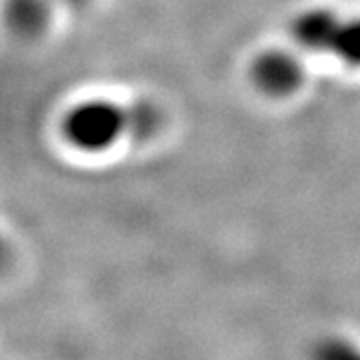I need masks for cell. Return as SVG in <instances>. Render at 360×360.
<instances>
[{
  "label": "cell",
  "mask_w": 360,
  "mask_h": 360,
  "mask_svg": "<svg viewBox=\"0 0 360 360\" xmlns=\"http://www.w3.org/2000/svg\"><path fill=\"white\" fill-rule=\"evenodd\" d=\"M66 141L84 153H104L127 136L124 108L110 101L78 103L65 118Z\"/></svg>",
  "instance_id": "6da1fadb"
},
{
  "label": "cell",
  "mask_w": 360,
  "mask_h": 360,
  "mask_svg": "<svg viewBox=\"0 0 360 360\" xmlns=\"http://www.w3.org/2000/svg\"><path fill=\"white\" fill-rule=\"evenodd\" d=\"M250 78L262 94L272 98H286L302 86L304 68L292 52L274 49L260 52L255 58Z\"/></svg>",
  "instance_id": "7a4b0ae2"
},
{
  "label": "cell",
  "mask_w": 360,
  "mask_h": 360,
  "mask_svg": "<svg viewBox=\"0 0 360 360\" xmlns=\"http://www.w3.org/2000/svg\"><path fill=\"white\" fill-rule=\"evenodd\" d=\"M342 18L330 11H307L298 14L292 22V39L300 49L309 52H328L333 54L336 34Z\"/></svg>",
  "instance_id": "3957f363"
},
{
  "label": "cell",
  "mask_w": 360,
  "mask_h": 360,
  "mask_svg": "<svg viewBox=\"0 0 360 360\" xmlns=\"http://www.w3.org/2000/svg\"><path fill=\"white\" fill-rule=\"evenodd\" d=\"M54 0H6V22L20 37H39L52 18Z\"/></svg>",
  "instance_id": "277c9868"
},
{
  "label": "cell",
  "mask_w": 360,
  "mask_h": 360,
  "mask_svg": "<svg viewBox=\"0 0 360 360\" xmlns=\"http://www.w3.org/2000/svg\"><path fill=\"white\" fill-rule=\"evenodd\" d=\"M160 110L155 103L148 101H134L129 106H124V127L127 136L134 141H146L155 136L156 130L160 129Z\"/></svg>",
  "instance_id": "5b68a950"
},
{
  "label": "cell",
  "mask_w": 360,
  "mask_h": 360,
  "mask_svg": "<svg viewBox=\"0 0 360 360\" xmlns=\"http://www.w3.org/2000/svg\"><path fill=\"white\" fill-rule=\"evenodd\" d=\"M333 56L347 65L360 68V18H342L333 46Z\"/></svg>",
  "instance_id": "8992f818"
},
{
  "label": "cell",
  "mask_w": 360,
  "mask_h": 360,
  "mask_svg": "<svg viewBox=\"0 0 360 360\" xmlns=\"http://www.w3.org/2000/svg\"><path fill=\"white\" fill-rule=\"evenodd\" d=\"M58 2H65L68 6H80V4H84L86 0H58Z\"/></svg>",
  "instance_id": "52a82bcc"
}]
</instances>
